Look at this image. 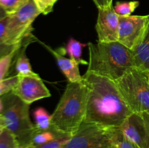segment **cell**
<instances>
[{
	"mask_svg": "<svg viewBox=\"0 0 149 148\" xmlns=\"http://www.w3.org/2000/svg\"><path fill=\"white\" fill-rule=\"evenodd\" d=\"M71 139V136L66 135L60 134L57 136L56 139L51 142L45 143L42 145L36 146L37 148H62L67 142Z\"/></svg>",
	"mask_w": 149,
	"mask_h": 148,
	"instance_id": "obj_24",
	"label": "cell"
},
{
	"mask_svg": "<svg viewBox=\"0 0 149 148\" xmlns=\"http://www.w3.org/2000/svg\"><path fill=\"white\" fill-rule=\"evenodd\" d=\"M139 4L140 3L138 1H117L113 8L118 15L129 16L131 15Z\"/></svg>",
	"mask_w": 149,
	"mask_h": 148,
	"instance_id": "obj_19",
	"label": "cell"
},
{
	"mask_svg": "<svg viewBox=\"0 0 149 148\" xmlns=\"http://www.w3.org/2000/svg\"><path fill=\"white\" fill-rule=\"evenodd\" d=\"M148 83H149V73L148 74Z\"/></svg>",
	"mask_w": 149,
	"mask_h": 148,
	"instance_id": "obj_32",
	"label": "cell"
},
{
	"mask_svg": "<svg viewBox=\"0 0 149 148\" xmlns=\"http://www.w3.org/2000/svg\"><path fill=\"white\" fill-rule=\"evenodd\" d=\"M29 0H0V7L7 15L13 12L21 7Z\"/></svg>",
	"mask_w": 149,
	"mask_h": 148,
	"instance_id": "obj_21",
	"label": "cell"
},
{
	"mask_svg": "<svg viewBox=\"0 0 149 148\" xmlns=\"http://www.w3.org/2000/svg\"><path fill=\"white\" fill-rule=\"evenodd\" d=\"M1 99L4 105L1 116L4 129L15 136L18 146L31 145L37 131L29 117V104L11 91L1 96Z\"/></svg>",
	"mask_w": 149,
	"mask_h": 148,
	"instance_id": "obj_4",
	"label": "cell"
},
{
	"mask_svg": "<svg viewBox=\"0 0 149 148\" xmlns=\"http://www.w3.org/2000/svg\"><path fill=\"white\" fill-rule=\"evenodd\" d=\"M18 79L19 75L16 74L13 76L8 77L0 81V97L12 91L17 84Z\"/></svg>",
	"mask_w": 149,
	"mask_h": 148,
	"instance_id": "obj_23",
	"label": "cell"
},
{
	"mask_svg": "<svg viewBox=\"0 0 149 148\" xmlns=\"http://www.w3.org/2000/svg\"><path fill=\"white\" fill-rule=\"evenodd\" d=\"M135 69L149 73V17L146 26L136 44L132 49Z\"/></svg>",
	"mask_w": 149,
	"mask_h": 148,
	"instance_id": "obj_12",
	"label": "cell"
},
{
	"mask_svg": "<svg viewBox=\"0 0 149 148\" xmlns=\"http://www.w3.org/2000/svg\"><path fill=\"white\" fill-rule=\"evenodd\" d=\"M93 1H94L95 5L97 6V9H100L112 5L113 0H93Z\"/></svg>",
	"mask_w": 149,
	"mask_h": 148,
	"instance_id": "obj_27",
	"label": "cell"
},
{
	"mask_svg": "<svg viewBox=\"0 0 149 148\" xmlns=\"http://www.w3.org/2000/svg\"><path fill=\"white\" fill-rule=\"evenodd\" d=\"M58 0H35L36 5L42 14L47 15L51 12L53 9L54 4Z\"/></svg>",
	"mask_w": 149,
	"mask_h": 148,
	"instance_id": "obj_26",
	"label": "cell"
},
{
	"mask_svg": "<svg viewBox=\"0 0 149 148\" xmlns=\"http://www.w3.org/2000/svg\"><path fill=\"white\" fill-rule=\"evenodd\" d=\"M83 79L89 89L83 123L109 128L119 127L132 112L115 81L90 72H86Z\"/></svg>",
	"mask_w": 149,
	"mask_h": 148,
	"instance_id": "obj_1",
	"label": "cell"
},
{
	"mask_svg": "<svg viewBox=\"0 0 149 148\" xmlns=\"http://www.w3.org/2000/svg\"><path fill=\"white\" fill-rule=\"evenodd\" d=\"M7 14L5 12V11H4V10H3L1 7H0V20H1V19H2L3 17H4L5 16H7Z\"/></svg>",
	"mask_w": 149,
	"mask_h": 148,
	"instance_id": "obj_28",
	"label": "cell"
},
{
	"mask_svg": "<svg viewBox=\"0 0 149 148\" xmlns=\"http://www.w3.org/2000/svg\"><path fill=\"white\" fill-rule=\"evenodd\" d=\"M95 29L98 38L97 41H118L119 15L115 12L113 5L98 9Z\"/></svg>",
	"mask_w": 149,
	"mask_h": 148,
	"instance_id": "obj_10",
	"label": "cell"
},
{
	"mask_svg": "<svg viewBox=\"0 0 149 148\" xmlns=\"http://www.w3.org/2000/svg\"><path fill=\"white\" fill-rule=\"evenodd\" d=\"M58 135H60V133H55L52 130L46 131H38L35 133L32 139L31 145H35V146L44 145L56 139Z\"/></svg>",
	"mask_w": 149,
	"mask_h": 148,
	"instance_id": "obj_20",
	"label": "cell"
},
{
	"mask_svg": "<svg viewBox=\"0 0 149 148\" xmlns=\"http://www.w3.org/2000/svg\"><path fill=\"white\" fill-rule=\"evenodd\" d=\"M38 41L42 44L45 48L48 49V51H49L51 54L53 55V56L56 59L57 63H58L60 69L64 74V75L66 77L68 82L74 83L82 81L83 77L81 76L79 73V64L75 60L71 59V58L65 57L58 51L54 50L49 46L44 44L43 42L39 41Z\"/></svg>",
	"mask_w": 149,
	"mask_h": 148,
	"instance_id": "obj_13",
	"label": "cell"
},
{
	"mask_svg": "<svg viewBox=\"0 0 149 148\" xmlns=\"http://www.w3.org/2000/svg\"><path fill=\"white\" fill-rule=\"evenodd\" d=\"M115 82L132 113L149 114L148 74L132 68Z\"/></svg>",
	"mask_w": 149,
	"mask_h": 148,
	"instance_id": "obj_5",
	"label": "cell"
},
{
	"mask_svg": "<svg viewBox=\"0 0 149 148\" xmlns=\"http://www.w3.org/2000/svg\"><path fill=\"white\" fill-rule=\"evenodd\" d=\"M17 148H37L36 146L33 145H28V146H18Z\"/></svg>",
	"mask_w": 149,
	"mask_h": 148,
	"instance_id": "obj_30",
	"label": "cell"
},
{
	"mask_svg": "<svg viewBox=\"0 0 149 148\" xmlns=\"http://www.w3.org/2000/svg\"><path fill=\"white\" fill-rule=\"evenodd\" d=\"M87 44L81 43L76 39H71L68 41L65 52H66L70 56V58L75 60L79 65H87L88 62L82 59V49L87 46Z\"/></svg>",
	"mask_w": 149,
	"mask_h": 148,
	"instance_id": "obj_14",
	"label": "cell"
},
{
	"mask_svg": "<svg viewBox=\"0 0 149 148\" xmlns=\"http://www.w3.org/2000/svg\"><path fill=\"white\" fill-rule=\"evenodd\" d=\"M113 128L82 123L62 148H111Z\"/></svg>",
	"mask_w": 149,
	"mask_h": 148,
	"instance_id": "obj_7",
	"label": "cell"
},
{
	"mask_svg": "<svg viewBox=\"0 0 149 148\" xmlns=\"http://www.w3.org/2000/svg\"><path fill=\"white\" fill-rule=\"evenodd\" d=\"M87 46L90 59L87 72L116 81L135 68L132 52L119 41L90 42Z\"/></svg>",
	"mask_w": 149,
	"mask_h": 148,
	"instance_id": "obj_3",
	"label": "cell"
},
{
	"mask_svg": "<svg viewBox=\"0 0 149 148\" xmlns=\"http://www.w3.org/2000/svg\"><path fill=\"white\" fill-rule=\"evenodd\" d=\"M125 136L141 148H149V133L141 113H132L119 126Z\"/></svg>",
	"mask_w": 149,
	"mask_h": 148,
	"instance_id": "obj_11",
	"label": "cell"
},
{
	"mask_svg": "<svg viewBox=\"0 0 149 148\" xmlns=\"http://www.w3.org/2000/svg\"><path fill=\"white\" fill-rule=\"evenodd\" d=\"M28 45L29 44L25 45L23 49H21L20 52H18L19 55L15 62V70L16 72H17V75H31L37 74L32 71L30 61L25 54V49ZM19 51H20V49H19Z\"/></svg>",
	"mask_w": 149,
	"mask_h": 148,
	"instance_id": "obj_16",
	"label": "cell"
},
{
	"mask_svg": "<svg viewBox=\"0 0 149 148\" xmlns=\"http://www.w3.org/2000/svg\"><path fill=\"white\" fill-rule=\"evenodd\" d=\"M111 148H141L127 139L119 127L113 128Z\"/></svg>",
	"mask_w": 149,
	"mask_h": 148,
	"instance_id": "obj_17",
	"label": "cell"
},
{
	"mask_svg": "<svg viewBox=\"0 0 149 148\" xmlns=\"http://www.w3.org/2000/svg\"><path fill=\"white\" fill-rule=\"evenodd\" d=\"M4 126H3L2 118H1V115H0V135H1V133H2V131H4Z\"/></svg>",
	"mask_w": 149,
	"mask_h": 148,
	"instance_id": "obj_29",
	"label": "cell"
},
{
	"mask_svg": "<svg viewBox=\"0 0 149 148\" xmlns=\"http://www.w3.org/2000/svg\"><path fill=\"white\" fill-rule=\"evenodd\" d=\"M35 128L38 131L51 130V115L43 107H39L33 113Z\"/></svg>",
	"mask_w": 149,
	"mask_h": 148,
	"instance_id": "obj_15",
	"label": "cell"
},
{
	"mask_svg": "<svg viewBox=\"0 0 149 148\" xmlns=\"http://www.w3.org/2000/svg\"><path fill=\"white\" fill-rule=\"evenodd\" d=\"M1 57V55H0V57Z\"/></svg>",
	"mask_w": 149,
	"mask_h": 148,
	"instance_id": "obj_33",
	"label": "cell"
},
{
	"mask_svg": "<svg viewBox=\"0 0 149 148\" xmlns=\"http://www.w3.org/2000/svg\"><path fill=\"white\" fill-rule=\"evenodd\" d=\"M3 108H4V105H3L2 100H1V99L0 98V115H1V113H2Z\"/></svg>",
	"mask_w": 149,
	"mask_h": 148,
	"instance_id": "obj_31",
	"label": "cell"
},
{
	"mask_svg": "<svg viewBox=\"0 0 149 148\" xmlns=\"http://www.w3.org/2000/svg\"><path fill=\"white\" fill-rule=\"evenodd\" d=\"M40 14L34 0H29L13 14L8 15L7 45L14 46L30 43L32 39L31 24Z\"/></svg>",
	"mask_w": 149,
	"mask_h": 148,
	"instance_id": "obj_6",
	"label": "cell"
},
{
	"mask_svg": "<svg viewBox=\"0 0 149 148\" xmlns=\"http://www.w3.org/2000/svg\"><path fill=\"white\" fill-rule=\"evenodd\" d=\"M88 94V86L84 79L79 82H68L55 111L51 115V130L71 137L84 120Z\"/></svg>",
	"mask_w": 149,
	"mask_h": 148,
	"instance_id": "obj_2",
	"label": "cell"
},
{
	"mask_svg": "<svg viewBox=\"0 0 149 148\" xmlns=\"http://www.w3.org/2000/svg\"><path fill=\"white\" fill-rule=\"evenodd\" d=\"M11 92L29 105L33 102L51 96L49 89L38 74L19 75L18 81Z\"/></svg>",
	"mask_w": 149,
	"mask_h": 148,
	"instance_id": "obj_8",
	"label": "cell"
},
{
	"mask_svg": "<svg viewBox=\"0 0 149 148\" xmlns=\"http://www.w3.org/2000/svg\"><path fill=\"white\" fill-rule=\"evenodd\" d=\"M20 48L14 49L10 53L0 57V81L7 78L9 71L13 64V59L16 55L18 53V51Z\"/></svg>",
	"mask_w": 149,
	"mask_h": 148,
	"instance_id": "obj_18",
	"label": "cell"
},
{
	"mask_svg": "<svg viewBox=\"0 0 149 148\" xmlns=\"http://www.w3.org/2000/svg\"><path fill=\"white\" fill-rule=\"evenodd\" d=\"M8 15L0 20V49L3 47H11V46H8L6 44V41H7V24H8ZM18 46H22V45H18Z\"/></svg>",
	"mask_w": 149,
	"mask_h": 148,
	"instance_id": "obj_25",
	"label": "cell"
},
{
	"mask_svg": "<svg viewBox=\"0 0 149 148\" xmlns=\"http://www.w3.org/2000/svg\"><path fill=\"white\" fill-rule=\"evenodd\" d=\"M148 15H119L118 41L131 49L142 36L148 20Z\"/></svg>",
	"mask_w": 149,
	"mask_h": 148,
	"instance_id": "obj_9",
	"label": "cell"
},
{
	"mask_svg": "<svg viewBox=\"0 0 149 148\" xmlns=\"http://www.w3.org/2000/svg\"><path fill=\"white\" fill-rule=\"evenodd\" d=\"M34 1H35V0H34Z\"/></svg>",
	"mask_w": 149,
	"mask_h": 148,
	"instance_id": "obj_34",
	"label": "cell"
},
{
	"mask_svg": "<svg viewBox=\"0 0 149 148\" xmlns=\"http://www.w3.org/2000/svg\"><path fill=\"white\" fill-rule=\"evenodd\" d=\"M17 140L9 131L4 129L0 135V148H17Z\"/></svg>",
	"mask_w": 149,
	"mask_h": 148,
	"instance_id": "obj_22",
	"label": "cell"
}]
</instances>
